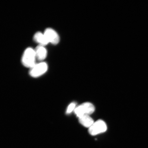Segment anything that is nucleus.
Returning <instances> with one entry per match:
<instances>
[{"instance_id":"4","label":"nucleus","mask_w":148,"mask_h":148,"mask_svg":"<svg viewBox=\"0 0 148 148\" xmlns=\"http://www.w3.org/2000/svg\"><path fill=\"white\" fill-rule=\"evenodd\" d=\"M106 123L103 120H99L94 122L88 129V132L92 136H95L104 132L107 130Z\"/></svg>"},{"instance_id":"6","label":"nucleus","mask_w":148,"mask_h":148,"mask_svg":"<svg viewBox=\"0 0 148 148\" xmlns=\"http://www.w3.org/2000/svg\"><path fill=\"white\" fill-rule=\"evenodd\" d=\"M34 51L37 60L42 62L47 57V52L45 46L38 45Z\"/></svg>"},{"instance_id":"3","label":"nucleus","mask_w":148,"mask_h":148,"mask_svg":"<svg viewBox=\"0 0 148 148\" xmlns=\"http://www.w3.org/2000/svg\"><path fill=\"white\" fill-rule=\"evenodd\" d=\"M48 66L44 62L36 63L30 69L29 74L31 77H37L40 76L47 71Z\"/></svg>"},{"instance_id":"2","label":"nucleus","mask_w":148,"mask_h":148,"mask_svg":"<svg viewBox=\"0 0 148 148\" xmlns=\"http://www.w3.org/2000/svg\"><path fill=\"white\" fill-rule=\"evenodd\" d=\"M95 108L93 104L89 102L83 103L76 108L75 114L79 118L83 116L89 115L93 113Z\"/></svg>"},{"instance_id":"1","label":"nucleus","mask_w":148,"mask_h":148,"mask_svg":"<svg viewBox=\"0 0 148 148\" xmlns=\"http://www.w3.org/2000/svg\"><path fill=\"white\" fill-rule=\"evenodd\" d=\"M36 60L34 49L31 47L27 48L22 56V64L25 67L30 69L36 64Z\"/></svg>"},{"instance_id":"7","label":"nucleus","mask_w":148,"mask_h":148,"mask_svg":"<svg viewBox=\"0 0 148 148\" xmlns=\"http://www.w3.org/2000/svg\"><path fill=\"white\" fill-rule=\"evenodd\" d=\"M33 39L39 45L45 46L49 43L44 33L41 32H38L35 33Z\"/></svg>"},{"instance_id":"9","label":"nucleus","mask_w":148,"mask_h":148,"mask_svg":"<svg viewBox=\"0 0 148 148\" xmlns=\"http://www.w3.org/2000/svg\"><path fill=\"white\" fill-rule=\"evenodd\" d=\"M75 106L76 103L75 102H73L70 103L68 106L67 110H66V113L69 114L73 112L74 110H75Z\"/></svg>"},{"instance_id":"8","label":"nucleus","mask_w":148,"mask_h":148,"mask_svg":"<svg viewBox=\"0 0 148 148\" xmlns=\"http://www.w3.org/2000/svg\"><path fill=\"white\" fill-rule=\"evenodd\" d=\"M79 121L84 127L88 128L94 123L93 119L89 115L83 116L79 118Z\"/></svg>"},{"instance_id":"5","label":"nucleus","mask_w":148,"mask_h":148,"mask_svg":"<svg viewBox=\"0 0 148 148\" xmlns=\"http://www.w3.org/2000/svg\"><path fill=\"white\" fill-rule=\"evenodd\" d=\"M49 43L56 45L60 41V36L54 29L51 28L46 29L44 33Z\"/></svg>"}]
</instances>
